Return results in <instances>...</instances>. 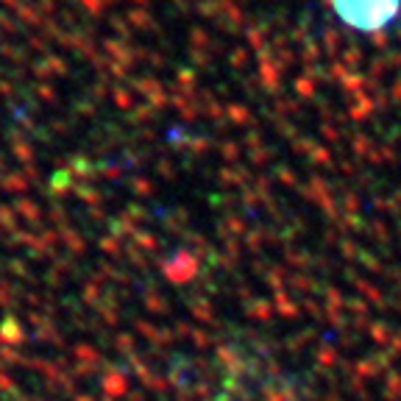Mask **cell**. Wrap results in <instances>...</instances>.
<instances>
[{"mask_svg": "<svg viewBox=\"0 0 401 401\" xmlns=\"http://www.w3.org/2000/svg\"><path fill=\"white\" fill-rule=\"evenodd\" d=\"M340 14L354 23V25H365V28H376L379 23L396 17L401 0H335Z\"/></svg>", "mask_w": 401, "mask_h": 401, "instance_id": "1", "label": "cell"}]
</instances>
